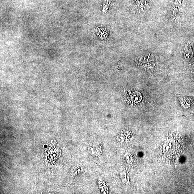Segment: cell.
<instances>
[{
    "label": "cell",
    "instance_id": "obj_1",
    "mask_svg": "<svg viewBox=\"0 0 194 194\" xmlns=\"http://www.w3.org/2000/svg\"><path fill=\"white\" fill-rule=\"evenodd\" d=\"M141 62L149 69L153 67L154 64V56L150 53L145 55L142 57Z\"/></svg>",
    "mask_w": 194,
    "mask_h": 194
},
{
    "label": "cell",
    "instance_id": "obj_2",
    "mask_svg": "<svg viewBox=\"0 0 194 194\" xmlns=\"http://www.w3.org/2000/svg\"><path fill=\"white\" fill-rule=\"evenodd\" d=\"M180 105L184 108L188 109L191 107L192 100L190 97L180 96L179 97Z\"/></svg>",
    "mask_w": 194,
    "mask_h": 194
},
{
    "label": "cell",
    "instance_id": "obj_3",
    "mask_svg": "<svg viewBox=\"0 0 194 194\" xmlns=\"http://www.w3.org/2000/svg\"></svg>",
    "mask_w": 194,
    "mask_h": 194
}]
</instances>
